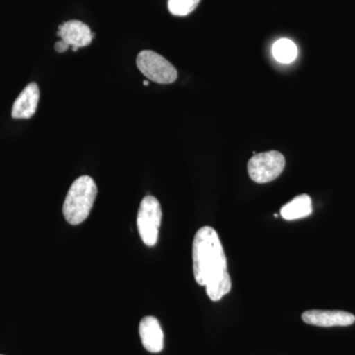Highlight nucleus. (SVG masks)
<instances>
[{"label":"nucleus","instance_id":"f257e3e1","mask_svg":"<svg viewBox=\"0 0 355 355\" xmlns=\"http://www.w3.org/2000/svg\"><path fill=\"white\" fill-rule=\"evenodd\" d=\"M193 266L196 282L205 286L212 301H219L231 291L227 259L216 229H198L193 242Z\"/></svg>","mask_w":355,"mask_h":355},{"label":"nucleus","instance_id":"f03ea898","mask_svg":"<svg viewBox=\"0 0 355 355\" xmlns=\"http://www.w3.org/2000/svg\"><path fill=\"white\" fill-rule=\"evenodd\" d=\"M98 189L94 180L81 176L73 182L65 197L62 212L70 225H78L90 214L97 197Z\"/></svg>","mask_w":355,"mask_h":355},{"label":"nucleus","instance_id":"7ed1b4c3","mask_svg":"<svg viewBox=\"0 0 355 355\" xmlns=\"http://www.w3.org/2000/svg\"><path fill=\"white\" fill-rule=\"evenodd\" d=\"M162 209L157 198L146 196L141 200L137 212V230L146 246L153 247L158 241Z\"/></svg>","mask_w":355,"mask_h":355},{"label":"nucleus","instance_id":"20e7f679","mask_svg":"<svg viewBox=\"0 0 355 355\" xmlns=\"http://www.w3.org/2000/svg\"><path fill=\"white\" fill-rule=\"evenodd\" d=\"M286 168V158L279 151L254 154L248 162V173L258 184L270 183L280 176Z\"/></svg>","mask_w":355,"mask_h":355},{"label":"nucleus","instance_id":"39448f33","mask_svg":"<svg viewBox=\"0 0 355 355\" xmlns=\"http://www.w3.org/2000/svg\"><path fill=\"white\" fill-rule=\"evenodd\" d=\"M137 64L140 72L154 83L170 84L176 81L178 72L174 65L155 51H140Z\"/></svg>","mask_w":355,"mask_h":355},{"label":"nucleus","instance_id":"423d86ee","mask_svg":"<svg viewBox=\"0 0 355 355\" xmlns=\"http://www.w3.org/2000/svg\"><path fill=\"white\" fill-rule=\"evenodd\" d=\"M302 320L306 324L323 328L347 327L355 323L354 315L345 311H306L302 314Z\"/></svg>","mask_w":355,"mask_h":355},{"label":"nucleus","instance_id":"0eeeda50","mask_svg":"<svg viewBox=\"0 0 355 355\" xmlns=\"http://www.w3.org/2000/svg\"><path fill=\"white\" fill-rule=\"evenodd\" d=\"M58 36L71 48H84L92 43L95 34L85 23L70 20L58 26Z\"/></svg>","mask_w":355,"mask_h":355},{"label":"nucleus","instance_id":"6e6552de","mask_svg":"<svg viewBox=\"0 0 355 355\" xmlns=\"http://www.w3.org/2000/svg\"><path fill=\"white\" fill-rule=\"evenodd\" d=\"M139 336L147 352L158 354L164 347V334L155 317L146 316L140 321Z\"/></svg>","mask_w":355,"mask_h":355},{"label":"nucleus","instance_id":"1a4fd4ad","mask_svg":"<svg viewBox=\"0 0 355 355\" xmlns=\"http://www.w3.org/2000/svg\"><path fill=\"white\" fill-rule=\"evenodd\" d=\"M40 100L39 86L30 83L20 93L14 102L12 116L14 119H30L36 113Z\"/></svg>","mask_w":355,"mask_h":355},{"label":"nucleus","instance_id":"9d476101","mask_svg":"<svg viewBox=\"0 0 355 355\" xmlns=\"http://www.w3.org/2000/svg\"><path fill=\"white\" fill-rule=\"evenodd\" d=\"M312 210V200L309 196L300 195L282 207L280 216L286 220H296L309 216Z\"/></svg>","mask_w":355,"mask_h":355},{"label":"nucleus","instance_id":"9b49d317","mask_svg":"<svg viewBox=\"0 0 355 355\" xmlns=\"http://www.w3.org/2000/svg\"><path fill=\"white\" fill-rule=\"evenodd\" d=\"M297 46L289 39H280L272 46V55L280 64H291L297 57Z\"/></svg>","mask_w":355,"mask_h":355},{"label":"nucleus","instance_id":"f8f14e48","mask_svg":"<svg viewBox=\"0 0 355 355\" xmlns=\"http://www.w3.org/2000/svg\"><path fill=\"white\" fill-rule=\"evenodd\" d=\"M200 0H168V9L175 16H187L197 8Z\"/></svg>","mask_w":355,"mask_h":355},{"label":"nucleus","instance_id":"ddd939ff","mask_svg":"<svg viewBox=\"0 0 355 355\" xmlns=\"http://www.w3.org/2000/svg\"><path fill=\"white\" fill-rule=\"evenodd\" d=\"M70 46L69 44L65 43V42L62 41V40H60V41H58L57 44H55V51H58V53H64V51H67L69 50Z\"/></svg>","mask_w":355,"mask_h":355},{"label":"nucleus","instance_id":"4468645a","mask_svg":"<svg viewBox=\"0 0 355 355\" xmlns=\"http://www.w3.org/2000/svg\"><path fill=\"white\" fill-rule=\"evenodd\" d=\"M144 85L147 86V85H148L149 83H148V81L146 80V81H144Z\"/></svg>","mask_w":355,"mask_h":355},{"label":"nucleus","instance_id":"2eb2a0df","mask_svg":"<svg viewBox=\"0 0 355 355\" xmlns=\"http://www.w3.org/2000/svg\"><path fill=\"white\" fill-rule=\"evenodd\" d=\"M0 355H3V354H0Z\"/></svg>","mask_w":355,"mask_h":355}]
</instances>
